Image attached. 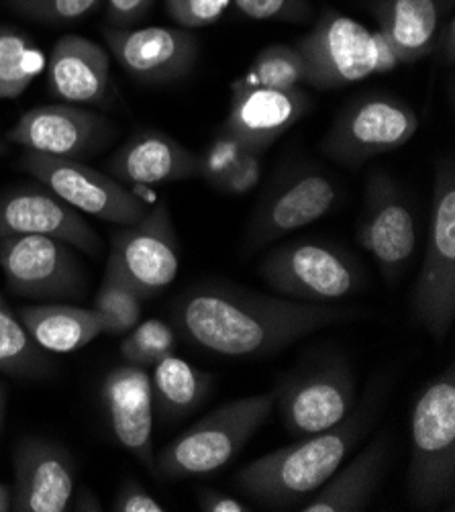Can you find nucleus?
Wrapping results in <instances>:
<instances>
[{
    "label": "nucleus",
    "mask_w": 455,
    "mask_h": 512,
    "mask_svg": "<svg viewBox=\"0 0 455 512\" xmlns=\"http://www.w3.org/2000/svg\"><path fill=\"white\" fill-rule=\"evenodd\" d=\"M360 313L223 282L192 284L172 304L176 329L194 345L223 357H266L321 329L358 319Z\"/></svg>",
    "instance_id": "obj_1"
},
{
    "label": "nucleus",
    "mask_w": 455,
    "mask_h": 512,
    "mask_svg": "<svg viewBox=\"0 0 455 512\" xmlns=\"http://www.w3.org/2000/svg\"><path fill=\"white\" fill-rule=\"evenodd\" d=\"M384 388L368 392L364 402L331 429L266 453L237 472L235 484L268 510H288L315 494L372 429Z\"/></svg>",
    "instance_id": "obj_2"
},
{
    "label": "nucleus",
    "mask_w": 455,
    "mask_h": 512,
    "mask_svg": "<svg viewBox=\"0 0 455 512\" xmlns=\"http://www.w3.org/2000/svg\"><path fill=\"white\" fill-rule=\"evenodd\" d=\"M407 496L419 510L453 508L455 500V368L423 386L411 415Z\"/></svg>",
    "instance_id": "obj_3"
},
{
    "label": "nucleus",
    "mask_w": 455,
    "mask_h": 512,
    "mask_svg": "<svg viewBox=\"0 0 455 512\" xmlns=\"http://www.w3.org/2000/svg\"><path fill=\"white\" fill-rule=\"evenodd\" d=\"M274 411V390L217 406L156 455V476L184 480L225 468L268 423Z\"/></svg>",
    "instance_id": "obj_4"
},
{
    "label": "nucleus",
    "mask_w": 455,
    "mask_h": 512,
    "mask_svg": "<svg viewBox=\"0 0 455 512\" xmlns=\"http://www.w3.org/2000/svg\"><path fill=\"white\" fill-rule=\"evenodd\" d=\"M258 272L278 296L311 304H333L366 286V274L356 255L339 245L311 239L270 249Z\"/></svg>",
    "instance_id": "obj_5"
},
{
    "label": "nucleus",
    "mask_w": 455,
    "mask_h": 512,
    "mask_svg": "<svg viewBox=\"0 0 455 512\" xmlns=\"http://www.w3.org/2000/svg\"><path fill=\"white\" fill-rule=\"evenodd\" d=\"M411 313L437 341L455 319V166L445 158L435 168L427 251L411 292Z\"/></svg>",
    "instance_id": "obj_6"
},
{
    "label": "nucleus",
    "mask_w": 455,
    "mask_h": 512,
    "mask_svg": "<svg viewBox=\"0 0 455 512\" xmlns=\"http://www.w3.org/2000/svg\"><path fill=\"white\" fill-rule=\"evenodd\" d=\"M419 131V117L407 102L370 92L343 107L319 143L329 160L358 168L368 160L407 145Z\"/></svg>",
    "instance_id": "obj_7"
},
{
    "label": "nucleus",
    "mask_w": 455,
    "mask_h": 512,
    "mask_svg": "<svg viewBox=\"0 0 455 512\" xmlns=\"http://www.w3.org/2000/svg\"><path fill=\"white\" fill-rule=\"evenodd\" d=\"M337 200L335 180L313 164L284 170L258 202L245 229L243 253H256L302 227L317 223L333 211Z\"/></svg>",
    "instance_id": "obj_8"
},
{
    "label": "nucleus",
    "mask_w": 455,
    "mask_h": 512,
    "mask_svg": "<svg viewBox=\"0 0 455 512\" xmlns=\"http://www.w3.org/2000/svg\"><path fill=\"white\" fill-rule=\"evenodd\" d=\"M17 166L82 215L113 225H133L149 209L137 192L80 160L43 156L25 149Z\"/></svg>",
    "instance_id": "obj_9"
},
{
    "label": "nucleus",
    "mask_w": 455,
    "mask_h": 512,
    "mask_svg": "<svg viewBox=\"0 0 455 512\" xmlns=\"http://www.w3.org/2000/svg\"><path fill=\"white\" fill-rule=\"evenodd\" d=\"M107 268L117 272L143 300L162 294L178 276L180 243L168 202H158L133 225L111 231Z\"/></svg>",
    "instance_id": "obj_10"
},
{
    "label": "nucleus",
    "mask_w": 455,
    "mask_h": 512,
    "mask_svg": "<svg viewBox=\"0 0 455 512\" xmlns=\"http://www.w3.org/2000/svg\"><path fill=\"white\" fill-rule=\"evenodd\" d=\"M0 268L15 296L35 302H66L86 292V272L74 247L52 237L0 239Z\"/></svg>",
    "instance_id": "obj_11"
},
{
    "label": "nucleus",
    "mask_w": 455,
    "mask_h": 512,
    "mask_svg": "<svg viewBox=\"0 0 455 512\" xmlns=\"http://www.w3.org/2000/svg\"><path fill=\"white\" fill-rule=\"evenodd\" d=\"M305 62V84L337 90L376 74L374 31L335 9H323L294 45Z\"/></svg>",
    "instance_id": "obj_12"
},
{
    "label": "nucleus",
    "mask_w": 455,
    "mask_h": 512,
    "mask_svg": "<svg viewBox=\"0 0 455 512\" xmlns=\"http://www.w3.org/2000/svg\"><path fill=\"white\" fill-rule=\"evenodd\" d=\"M286 431L307 437L341 423L356 404V376L343 357H327L286 378L276 390Z\"/></svg>",
    "instance_id": "obj_13"
},
{
    "label": "nucleus",
    "mask_w": 455,
    "mask_h": 512,
    "mask_svg": "<svg viewBox=\"0 0 455 512\" xmlns=\"http://www.w3.org/2000/svg\"><path fill=\"white\" fill-rule=\"evenodd\" d=\"M115 135L117 129L107 117L62 102L27 111L5 133V139L43 156L82 162L103 151Z\"/></svg>",
    "instance_id": "obj_14"
},
{
    "label": "nucleus",
    "mask_w": 455,
    "mask_h": 512,
    "mask_svg": "<svg viewBox=\"0 0 455 512\" xmlns=\"http://www.w3.org/2000/svg\"><path fill=\"white\" fill-rule=\"evenodd\" d=\"M358 241L372 255L386 280L402 276L417 249V225L394 178L374 172L366 184Z\"/></svg>",
    "instance_id": "obj_15"
},
{
    "label": "nucleus",
    "mask_w": 455,
    "mask_h": 512,
    "mask_svg": "<svg viewBox=\"0 0 455 512\" xmlns=\"http://www.w3.org/2000/svg\"><path fill=\"white\" fill-rule=\"evenodd\" d=\"M13 235L60 239L90 258H98L103 251V241L82 213L37 180L0 194V239Z\"/></svg>",
    "instance_id": "obj_16"
},
{
    "label": "nucleus",
    "mask_w": 455,
    "mask_h": 512,
    "mask_svg": "<svg viewBox=\"0 0 455 512\" xmlns=\"http://www.w3.org/2000/svg\"><path fill=\"white\" fill-rule=\"evenodd\" d=\"M103 35L119 66L147 86L186 78L200 56L198 37L182 27H107Z\"/></svg>",
    "instance_id": "obj_17"
},
{
    "label": "nucleus",
    "mask_w": 455,
    "mask_h": 512,
    "mask_svg": "<svg viewBox=\"0 0 455 512\" xmlns=\"http://www.w3.org/2000/svg\"><path fill=\"white\" fill-rule=\"evenodd\" d=\"M13 510L66 512L76 490V462L58 441L23 437L13 447Z\"/></svg>",
    "instance_id": "obj_18"
},
{
    "label": "nucleus",
    "mask_w": 455,
    "mask_h": 512,
    "mask_svg": "<svg viewBox=\"0 0 455 512\" xmlns=\"http://www.w3.org/2000/svg\"><path fill=\"white\" fill-rule=\"evenodd\" d=\"M231 107L221 133L247 153H264L311 109V96L298 88L231 86Z\"/></svg>",
    "instance_id": "obj_19"
},
{
    "label": "nucleus",
    "mask_w": 455,
    "mask_h": 512,
    "mask_svg": "<svg viewBox=\"0 0 455 512\" xmlns=\"http://www.w3.org/2000/svg\"><path fill=\"white\" fill-rule=\"evenodd\" d=\"M103 402L117 443L156 474L154 390L147 370L119 366L103 382Z\"/></svg>",
    "instance_id": "obj_20"
},
{
    "label": "nucleus",
    "mask_w": 455,
    "mask_h": 512,
    "mask_svg": "<svg viewBox=\"0 0 455 512\" xmlns=\"http://www.w3.org/2000/svg\"><path fill=\"white\" fill-rule=\"evenodd\" d=\"M107 174L131 188H156L198 176V156L172 135L141 129L107 162Z\"/></svg>",
    "instance_id": "obj_21"
},
{
    "label": "nucleus",
    "mask_w": 455,
    "mask_h": 512,
    "mask_svg": "<svg viewBox=\"0 0 455 512\" xmlns=\"http://www.w3.org/2000/svg\"><path fill=\"white\" fill-rule=\"evenodd\" d=\"M47 88L66 105H107L111 92L109 49L84 35H64L47 64Z\"/></svg>",
    "instance_id": "obj_22"
},
{
    "label": "nucleus",
    "mask_w": 455,
    "mask_h": 512,
    "mask_svg": "<svg viewBox=\"0 0 455 512\" xmlns=\"http://www.w3.org/2000/svg\"><path fill=\"white\" fill-rule=\"evenodd\" d=\"M453 0H372L370 11L400 64H415L433 54L449 19Z\"/></svg>",
    "instance_id": "obj_23"
},
{
    "label": "nucleus",
    "mask_w": 455,
    "mask_h": 512,
    "mask_svg": "<svg viewBox=\"0 0 455 512\" xmlns=\"http://www.w3.org/2000/svg\"><path fill=\"white\" fill-rule=\"evenodd\" d=\"M390 441L382 433L370 441L356 457L341 464L335 474L315 492L309 502L302 504V512H362L366 510L384 478Z\"/></svg>",
    "instance_id": "obj_24"
},
{
    "label": "nucleus",
    "mask_w": 455,
    "mask_h": 512,
    "mask_svg": "<svg viewBox=\"0 0 455 512\" xmlns=\"http://www.w3.org/2000/svg\"><path fill=\"white\" fill-rule=\"evenodd\" d=\"M19 319L29 337L47 353H72L105 333L103 319L94 309L68 302H39L25 306Z\"/></svg>",
    "instance_id": "obj_25"
},
{
    "label": "nucleus",
    "mask_w": 455,
    "mask_h": 512,
    "mask_svg": "<svg viewBox=\"0 0 455 512\" xmlns=\"http://www.w3.org/2000/svg\"><path fill=\"white\" fill-rule=\"evenodd\" d=\"M211 386V374L194 368L172 353L154 366V376H151L154 408L164 421H180L205 402Z\"/></svg>",
    "instance_id": "obj_26"
},
{
    "label": "nucleus",
    "mask_w": 455,
    "mask_h": 512,
    "mask_svg": "<svg viewBox=\"0 0 455 512\" xmlns=\"http://www.w3.org/2000/svg\"><path fill=\"white\" fill-rule=\"evenodd\" d=\"M56 370L52 353L43 351L25 331L19 315L0 292V374L41 380Z\"/></svg>",
    "instance_id": "obj_27"
},
{
    "label": "nucleus",
    "mask_w": 455,
    "mask_h": 512,
    "mask_svg": "<svg viewBox=\"0 0 455 512\" xmlns=\"http://www.w3.org/2000/svg\"><path fill=\"white\" fill-rule=\"evenodd\" d=\"M43 64L41 51L17 29L0 27V100L19 98Z\"/></svg>",
    "instance_id": "obj_28"
},
{
    "label": "nucleus",
    "mask_w": 455,
    "mask_h": 512,
    "mask_svg": "<svg viewBox=\"0 0 455 512\" xmlns=\"http://www.w3.org/2000/svg\"><path fill=\"white\" fill-rule=\"evenodd\" d=\"M300 84H305V62L298 49L292 45H268L231 86L288 90Z\"/></svg>",
    "instance_id": "obj_29"
},
{
    "label": "nucleus",
    "mask_w": 455,
    "mask_h": 512,
    "mask_svg": "<svg viewBox=\"0 0 455 512\" xmlns=\"http://www.w3.org/2000/svg\"><path fill=\"white\" fill-rule=\"evenodd\" d=\"M94 311L103 319L107 335L123 337L139 323L143 298L117 272L105 268L103 284L94 298Z\"/></svg>",
    "instance_id": "obj_30"
},
{
    "label": "nucleus",
    "mask_w": 455,
    "mask_h": 512,
    "mask_svg": "<svg viewBox=\"0 0 455 512\" xmlns=\"http://www.w3.org/2000/svg\"><path fill=\"white\" fill-rule=\"evenodd\" d=\"M123 337L125 339L119 349L121 357L129 366H137L143 370L154 368L176 349V337L172 327L158 319L137 323Z\"/></svg>",
    "instance_id": "obj_31"
},
{
    "label": "nucleus",
    "mask_w": 455,
    "mask_h": 512,
    "mask_svg": "<svg viewBox=\"0 0 455 512\" xmlns=\"http://www.w3.org/2000/svg\"><path fill=\"white\" fill-rule=\"evenodd\" d=\"M9 7L41 25H68L88 17L103 0H7Z\"/></svg>",
    "instance_id": "obj_32"
},
{
    "label": "nucleus",
    "mask_w": 455,
    "mask_h": 512,
    "mask_svg": "<svg viewBox=\"0 0 455 512\" xmlns=\"http://www.w3.org/2000/svg\"><path fill=\"white\" fill-rule=\"evenodd\" d=\"M247 156L249 153L239 143L219 131L205 153L198 156V176L221 190L225 180L243 164Z\"/></svg>",
    "instance_id": "obj_33"
},
{
    "label": "nucleus",
    "mask_w": 455,
    "mask_h": 512,
    "mask_svg": "<svg viewBox=\"0 0 455 512\" xmlns=\"http://www.w3.org/2000/svg\"><path fill=\"white\" fill-rule=\"evenodd\" d=\"M241 15L254 21L307 23L313 19L309 0H231Z\"/></svg>",
    "instance_id": "obj_34"
},
{
    "label": "nucleus",
    "mask_w": 455,
    "mask_h": 512,
    "mask_svg": "<svg viewBox=\"0 0 455 512\" xmlns=\"http://www.w3.org/2000/svg\"><path fill=\"white\" fill-rule=\"evenodd\" d=\"M231 0H166L168 17L182 29L215 25L229 9Z\"/></svg>",
    "instance_id": "obj_35"
},
{
    "label": "nucleus",
    "mask_w": 455,
    "mask_h": 512,
    "mask_svg": "<svg viewBox=\"0 0 455 512\" xmlns=\"http://www.w3.org/2000/svg\"><path fill=\"white\" fill-rule=\"evenodd\" d=\"M113 510L115 512H164L166 506L137 480L127 478L117 488Z\"/></svg>",
    "instance_id": "obj_36"
},
{
    "label": "nucleus",
    "mask_w": 455,
    "mask_h": 512,
    "mask_svg": "<svg viewBox=\"0 0 455 512\" xmlns=\"http://www.w3.org/2000/svg\"><path fill=\"white\" fill-rule=\"evenodd\" d=\"M107 21L115 29H133L143 17L154 9L156 0H105Z\"/></svg>",
    "instance_id": "obj_37"
},
{
    "label": "nucleus",
    "mask_w": 455,
    "mask_h": 512,
    "mask_svg": "<svg viewBox=\"0 0 455 512\" xmlns=\"http://www.w3.org/2000/svg\"><path fill=\"white\" fill-rule=\"evenodd\" d=\"M262 158L264 156H258V153H249L243 164L225 180L221 192L241 196L254 190L262 180Z\"/></svg>",
    "instance_id": "obj_38"
},
{
    "label": "nucleus",
    "mask_w": 455,
    "mask_h": 512,
    "mask_svg": "<svg viewBox=\"0 0 455 512\" xmlns=\"http://www.w3.org/2000/svg\"><path fill=\"white\" fill-rule=\"evenodd\" d=\"M196 504L202 512H249V504L215 488H200L196 492Z\"/></svg>",
    "instance_id": "obj_39"
},
{
    "label": "nucleus",
    "mask_w": 455,
    "mask_h": 512,
    "mask_svg": "<svg viewBox=\"0 0 455 512\" xmlns=\"http://www.w3.org/2000/svg\"><path fill=\"white\" fill-rule=\"evenodd\" d=\"M374 43H376V74H388L400 66L392 45L388 43L386 35L376 29L374 31Z\"/></svg>",
    "instance_id": "obj_40"
},
{
    "label": "nucleus",
    "mask_w": 455,
    "mask_h": 512,
    "mask_svg": "<svg viewBox=\"0 0 455 512\" xmlns=\"http://www.w3.org/2000/svg\"><path fill=\"white\" fill-rule=\"evenodd\" d=\"M435 51L439 54L441 62H445L447 66L455 64V19L453 17H449L447 23L443 25V29L437 37L433 54H435Z\"/></svg>",
    "instance_id": "obj_41"
},
{
    "label": "nucleus",
    "mask_w": 455,
    "mask_h": 512,
    "mask_svg": "<svg viewBox=\"0 0 455 512\" xmlns=\"http://www.w3.org/2000/svg\"><path fill=\"white\" fill-rule=\"evenodd\" d=\"M74 494H76V500L72 498V506H74V510H88V512H98V510H103V504H100V500L96 498V494H94L88 486L80 488L78 492L74 490ZM72 506H70V508H72Z\"/></svg>",
    "instance_id": "obj_42"
},
{
    "label": "nucleus",
    "mask_w": 455,
    "mask_h": 512,
    "mask_svg": "<svg viewBox=\"0 0 455 512\" xmlns=\"http://www.w3.org/2000/svg\"><path fill=\"white\" fill-rule=\"evenodd\" d=\"M13 510V486L0 484V512Z\"/></svg>",
    "instance_id": "obj_43"
},
{
    "label": "nucleus",
    "mask_w": 455,
    "mask_h": 512,
    "mask_svg": "<svg viewBox=\"0 0 455 512\" xmlns=\"http://www.w3.org/2000/svg\"><path fill=\"white\" fill-rule=\"evenodd\" d=\"M7 402H9V388H7V384L3 380H0V431H3V427H5Z\"/></svg>",
    "instance_id": "obj_44"
},
{
    "label": "nucleus",
    "mask_w": 455,
    "mask_h": 512,
    "mask_svg": "<svg viewBox=\"0 0 455 512\" xmlns=\"http://www.w3.org/2000/svg\"><path fill=\"white\" fill-rule=\"evenodd\" d=\"M7 143H9V141H7L3 135H0V156H5V153H7V149H9Z\"/></svg>",
    "instance_id": "obj_45"
}]
</instances>
